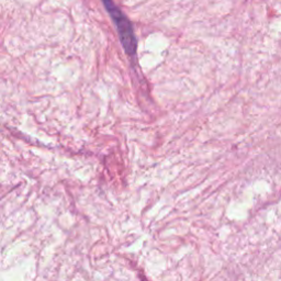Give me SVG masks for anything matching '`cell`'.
I'll list each match as a JSON object with an SVG mask.
<instances>
[{
	"label": "cell",
	"mask_w": 281,
	"mask_h": 281,
	"mask_svg": "<svg viewBox=\"0 0 281 281\" xmlns=\"http://www.w3.org/2000/svg\"><path fill=\"white\" fill-rule=\"evenodd\" d=\"M103 3L118 29L121 43L126 54L134 57L136 54V39L131 23L119 7L113 3V0H103Z\"/></svg>",
	"instance_id": "6da1fadb"
}]
</instances>
